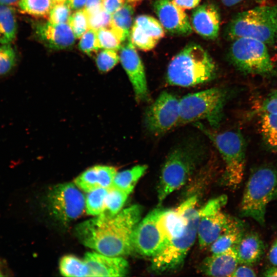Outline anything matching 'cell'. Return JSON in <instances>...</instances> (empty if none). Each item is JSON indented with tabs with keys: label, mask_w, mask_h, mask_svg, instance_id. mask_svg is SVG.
Segmentation results:
<instances>
[{
	"label": "cell",
	"mask_w": 277,
	"mask_h": 277,
	"mask_svg": "<svg viewBox=\"0 0 277 277\" xmlns=\"http://www.w3.org/2000/svg\"><path fill=\"white\" fill-rule=\"evenodd\" d=\"M156 208L138 222L132 234L134 251L139 254L152 258L159 253L168 243L158 224L164 210Z\"/></svg>",
	"instance_id": "cell-12"
},
{
	"label": "cell",
	"mask_w": 277,
	"mask_h": 277,
	"mask_svg": "<svg viewBox=\"0 0 277 277\" xmlns=\"http://www.w3.org/2000/svg\"><path fill=\"white\" fill-rule=\"evenodd\" d=\"M142 207L133 205L114 215L102 213L78 224L76 235L85 246L110 256L132 252V234L141 221Z\"/></svg>",
	"instance_id": "cell-1"
},
{
	"label": "cell",
	"mask_w": 277,
	"mask_h": 277,
	"mask_svg": "<svg viewBox=\"0 0 277 277\" xmlns=\"http://www.w3.org/2000/svg\"><path fill=\"white\" fill-rule=\"evenodd\" d=\"M17 5L24 13L35 17L48 18L54 4L52 0H19Z\"/></svg>",
	"instance_id": "cell-31"
},
{
	"label": "cell",
	"mask_w": 277,
	"mask_h": 277,
	"mask_svg": "<svg viewBox=\"0 0 277 277\" xmlns=\"http://www.w3.org/2000/svg\"><path fill=\"white\" fill-rule=\"evenodd\" d=\"M239 264L236 246H234L205 259L200 270L208 276H231Z\"/></svg>",
	"instance_id": "cell-19"
},
{
	"label": "cell",
	"mask_w": 277,
	"mask_h": 277,
	"mask_svg": "<svg viewBox=\"0 0 277 277\" xmlns=\"http://www.w3.org/2000/svg\"><path fill=\"white\" fill-rule=\"evenodd\" d=\"M84 261L91 276H124L128 273V262L121 256H110L98 252H87Z\"/></svg>",
	"instance_id": "cell-17"
},
{
	"label": "cell",
	"mask_w": 277,
	"mask_h": 277,
	"mask_svg": "<svg viewBox=\"0 0 277 277\" xmlns=\"http://www.w3.org/2000/svg\"><path fill=\"white\" fill-rule=\"evenodd\" d=\"M227 202V196L222 195L208 201L204 206L199 209L200 215L214 213L221 210Z\"/></svg>",
	"instance_id": "cell-40"
},
{
	"label": "cell",
	"mask_w": 277,
	"mask_h": 277,
	"mask_svg": "<svg viewBox=\"0 0 277 277\" xmlns=\"http://www.w3.org/2000/svg\"><path fill=\"white\" fill-rule=\"evenodd\" d=\"M0 276H1V271H0Z\"/></svg>",
	"instance_id": "cell-53"
},
{
	"label": "cell",
	"mask_w": 277,
	"mask_h": 277,
	"mask_svg": "<svg viewBox=\"0 0 277 277\" xmlns=\"http://www.w3.org/2000/svg\"><path fill=\"white\" fill-rule=\"evenodd\" d=\"M220 21L217 7L212 3H205L194 9L190 23L192 29L199 35L206 39H214L219 35Z\"/></svg>",
	"instance_id": "cell-18"
},
{
	"label": "cell",
	"mask_w": 277,
	"mask_h": 277,
	"mask_svg": "<svg viewBox=\"0 0 277 277\" xmlns=\"http://www.w3.org/2000/svg\"><path fill=\"white\" fill-rule=\"evenodd\" d=\"M230 218L221 210L200 215L197 228L200 248L210 246L223 232Z\"/></svg>",
	"instance_id": "cell-21"
},
{
	"label": "cell",
	"mask_w": 277,
	"mask_h": 277,
	"mask_svg": "<svg viewBox=\"0 0 277 277\" xmlns=\"http://www.w3.org/2000/svg\"><path fill=\"white\" fill-rule=\"evenodd\" d=\"M197 202V196L193 195L180 205L187 217L186 229L182 236L169 241L159 253L152 258L151 269L153 271H171L182 266L197 236L200 215L199 209L195 208Z\"/></svg>",
	"instance_id": "cell-4"
},
{
	"label": "cell",
	"mask_w": 277,
	"mask_h": 277,
	"mask_svg": "<svg viewBox=\"0 0 277 277\" xmlns=\"http://www.w3.org/2000/svg\"><path fill=\"white\" fill-rule=\"evenodd\" d=\"M68 23L76 38H80L89 29L88 16L84 9L72 13Z\"/></svg>",
	"instance_id": "cell-35"
},
{
	"label": "cell",
	"mask_w": 277,
	"mask_h": 277,
	"mask_svg": "<svg viewBox=\"0 0 277 277\" xmlns=\"http://www.w3.org/2000/svg\"><path fill=\"white\" fill-rule=\"evenodd\" d=\"M265 276H276L277 277V267L276 266L271 267L268 268L263 273Z\"/></svg>",
	"instance_id": "cell-48"
},
{
	"label": "cell",
	"mask_w": 277,
	"mask_h": 277,
	"mask_svg": "<svg viewBox=\"0 0 277 277\" xmlns=\"http://www.w3.org/2000/svg\"><path fill=\"white\" fill-rule=\"evenodd\" d=\"M125 3V0H102V8L112 15Z\"/></svg>",
	"instance_id": "cell-42"
},
{
	"label": "cell",
	"mask_w": 277,
	"mask_h": 277,
	"mask_svg": "<svg viewBox=\"0 0 277 277\" xmlns=\"http://www.w3.org/2000/svg\"><path fill=\"white\" fill-rule=\"evenodd\" d=\"M101 8H102V0H87L84 10L87 15H89Z\"/></svg>",
	"instance_id": "cell-44"
},
{
	"label": "cell",
	"mask_w": 277,
	"mask_h": 277,
	"mask_svg": "<svg viewBox=\"0 0 277 277\" xmlns=\"http://www.w3.org/2000/svg\"><path fill=\"white\" fill-rule=\"evenodd\" d=\"M16 62L15 51L10 44L0 46V77L8 74Z\"/></svg>",
	"instance_id": "cell-33"
},
{
	"label": "cell",
	"mask_w": 277,
	"mask_h": 277,
	"mask_svg": "<svg viewBox=\"0 0 277 277\" xmlns=\"http://www.w3.org/2000/svg\"><path fill=\"white\" fill-rule=\"evenodd\" d=\"M164 35L165 30L159 20L140 15L133 21L129 38L135 47L147 51L154 48Z\"/></svg>",
	"instance_id": "cell-15"
},
{
	"label": "cell",
	"mask_w": 277,
	"mask_h": 277,
	"mask_svg": "<svg viewBox=\"0 0 277 277\" xmlns=\"http://www.w3.org/2000/svg\"><path fill=\"white\" fill-rule=\"evenodd\" d=\"M60 271L64 276H91L89 268L84 260L71 254L61 259Z\"/></svg>",
	"instance_id": "cell-28"
},
{
	"label": "cell",
	"mask_w": 277,
	"mask_h": 277,
	"mask_svg": "<svg viewBox=\"0 0 277 277\" xmlns=\"http://www.w3.org/2000/svg\"><path fill=\"white\" fill-rule=\"evenodd\" d=\"M80 49L88 55H92L99 49L97 31L89 28L80 37Z\"/></svg>",
	"instance_id": "cell-37"
},
{
	"label": "cell",
	"mask_w": 277,
	"mask_h": 277,
	"mask_svg": "<svg viewBox=\"0 0 277 277\" xmlns=\"http://www.w3.org/2000/svg\"><path fill=\"white\" fill-rule=\"evenodd\" d=\"M216 73V65L209 53L201 45L190 43L171 59L166 80L171 86L189 87L212 81Z\"/></svg>",
	"instance_id": "cell-3"
},
{
	"label": "cell",
	"mask_w": 277,
	"mask_h": 277,
	"mask_svg": "<svg viewBox=\"0 0 277 277\" xmlns=\"http://www.w3.org/2000/svg\"><path fill=\"white\" fill-rule=\"evenodd\" d=\"M153 6L159 21L167 32L178 35L192 33L187 14L173 0H154Z\"/></svg>",
	"instance_id": "cell-14"
},
{
	"label": "cell",
	"mask_w": 277,
	"mask_h": 277,
	"mask_svg": "<svg viewBox=\"0 0 277 277\" xmlns=\"http://www.w3.org/2000/svg\"><path fill=\"white\" fill-rule=\"evenodd\" d=\"M256 274L253 269L249 265L243 264L236 267L232 274V277H252L256 276Z\"/></svg>",
	"instance_id": "cell-43"
},
{
	"label": "cell",
	"mask_w": 277,
	"mask_h": 277,
	"mask_svg": "<svg viewBox=\"0 0 277 277\" xmlns=\"http://www.w3.org/2000/svg\"><path fill=\"white\" fill-rule=\"evenodd\" d=\"M229 56L233 65L244 73L267 75L274 71L267 45L257 39L241 37L233 40Z\"/></svg>",
	"instance_id": "cell-9"
},
{
	"label": "cell",
	"mask_w": 277,
	"mask_h": 277,
	"mask_svg": "<svg viewBox=\"0 0 277 277\" xmlns=\"http://www.w3.org/2000/svg\"><path fill=\"white\" fill-rule=\"evenodd\" d=\"M187 223V217L180 206L175 209H164L158 220L159 227L168 242L182 236Z\"/></svg>",
	"instance_id": "cell-22"
},
{
	"label": "cell",
	"mask_w": 277,
	"mask_h": 277,
	"mask_svg": "<svg viewBox=\"0 0 277 277\" xmlns=\"http://www.w3.org/2000/svg\"><path fill=\"white\" fill-rule=\"evenodd\" d=\"M71 10L66 2L54 4L49 12L48 21L55 24L68 23L72 14Z\"/></svg>",
	"instance_id": "cell-38"
},
{
	"label": "cell",
	"mask_w": 277,
	"mask_h": 277,
	"mask_svg": "<svg viewBox=\"0 0 277 277\" xmlns=\"http://www.w3.org/2000/svg\"><path fill=\"white\" fill-rule=\"evenodd\" d=\"M108 188H100L87 192L85 197V209L89 215L97 216L103 213Z\"/></svg>",
	"instance_id": "cell-30"
},
{
	"label": "cell",
	"mask_w": 277,
	"mask_h": 277,
	"mask_svg": "<svg viewBox=\"0 0 277 277\" xmlns=\"http://www.w3.org/2000/svg\"><path fill=\"white\" fill-rule=\"evenodd\" d=\"M213 143L225 163L223 182L231 189H235L242 182L245 167V146L242 135L235 131L217 132L202 123H194Z\"/></svg>",
	"instance_id": "cell-7"
},
{
	"label": "cell",
	"mask_w": 277,
	"mask_h": 277,
	"mask_svg": "<svg viewBox=\"0 0 277 277\" xmlns=\"http://www.w3.org/2000/svg\"><path fill=\"white\" fill-rule=\"evenodd\" d=\"M276 199L277 171L268 166L260 167L247 182L240 204L241 215L264 225L267 206Z\"/></svg>",
	"instance_id": "cell-6"
},
{
	"label": "cell",
	"mask_w": 277,
	"mask_h": 277,
	"mask_svg": "<svg viewBox=\"0 0 277 277\" xmlns=\"http://www.w3.org/2000/svg\"><path fill=\"white\" fill-rule=\"evenodd\" d=\"M128 195L125 192L112 186L109 187L105 199V211L102 213L109 215L118 213L122 210Z\"/></svg>",
	"instance_id": "cell-32"
},
{
	"label": "cell",
	"mask_w": 277,
	"mask_h": 277,
	"mask_svg": "<svg viewBox=\"0 0 277 277\" xmlns=\"http://www.w3.org/2000/svg\"><path fill=\"white\" fill-rule=\"evenodd\" d=\"M35 32L41 41L53 50L69 48L76 38L68 23H38L35 26Z\"/></svg>",
	"instance_id": "cell-16"
},
{
	"label": "cell",
	"mask_w": 277,
	"mask_h": 277,
	"mask_svg": "<svg viewBox=\"0 0 277 277\" xmlns=\"http://www.w3.org/2000/svg\"><path fill=\"white\" fill-rule=\"evenodd\" d=\"M260 111L263 113L277 114V91L270 94L263 101Z\"/></svg>",
	"instance_id": "cell-41"
},
{
	"label": "cell",
	"mask_w": 277,
	"mask_h": 277,
	"mask_svg": "<svg viewBox=\"0 0 277 277\" xmlns=\"http://www.w3.org/2000/svg\"><path fill=\"white\" fill-rule=\"evenodd\" d=\"M19 0H0L1 5L13 6L18 4Z\"/></svg>",
	"instance_id": "cell-49"
},
{
	"label": "cell",
	"mask_w": 277,
	"mask_h": 277,
	"mask_svg": "<svg viewBox=\"0 0 277 277\" xmlns=\"http://www.w3.org/2000/svg\"><path fill=\"white\" fill-rule=\"evenodd\" d=\"M53 4L63 3L67 1V0H52Z\"/></svg>",
	"instance_id": "cell-52"
},
{
	"label": "cell",
	"mask_w": 277,
	"mask_h": 277,
	"mask_svg": "<svg viewBox=\"0 0 277 277\" xmlns=\"http://www.w3.org/2000/svg\"><path fill=\"white\" fill-rule=\"evenodd\" d=\"M97 36L100 49L116 51L120 50L122 42L110 28L97 30Z\"/></svg>",
	"instance_id": "cell-34"
},
{
	"label": "cell",
	"mask_w": 277,
	"mask_h": 277,
	"mask_svg": "<svg viewBox=\"0 0 277 277\" xmlns=\"http://www.w3.org/2000/svg\"><path fill=\"white\" fill-rule=\"evenodd\" d=\"M147 169L148 166L145 164L137 165L130 169L117 172L111 186L129 195Z\"/></svg>",
	"instance_id": "cell-26"
},
{
	"label": "cell",
	"mask_w": 277,
	"mask_h": 277,
	"mask_svg": "<svg viewBox=\"0 0 277 277\" xmlns=\"http://www.w3.org/2000/svg\"><path fill=\"white\" fill-rule=\"evenodd\" d=\"M133 13L132 5L127 2L111 15L110 28L122 43L129 37L133 23Z\"/></svg>",
	"instance_id": "cell-25"
},
{
	"label": "cell",
	"mask_w": 277,
	"mask_h": 277,
	"mask_svg": "<svg viewBox=\"0 0 277 277\" xmlns=\"http://www.w3.org/2000/svg\"><path fill=\"white\" fill-rule=\"evenodd\" d=\"M119 56L132 85L136 100L138 102H148L150 96L144 65L129 37L122 44Z\"/></svg>",
	"instance_id": "cell-13"
},
{
	"label": "cell",
	"mask_w": 277,
	"mask_h": 277,
	"mask_svg": "<svg viewBox=\"0 0 277 277\" xmlns=\"http://www.w3.org/2000/svg\"><path fill=\"white\" fill-rule=\"evenodd\" d=\"M244 234L243 224L231 217L223 232L210 245L211 252L212 254L219 253L236 246Z\"/></svg>",
	"instance_id": "cell-24"
},
{
	"label": "cell",
	"mask_w": 277,
	"mask_h": 277,
	"mask_svg": "<svg viewBox=\"0 0 277 277\" xmlns=\"http://www.w3.org/2000/svg\"><path fill=\"white\" fill-rule=\"evenodd\" d=\"M87 0H67L66 2L72 10L77 11L84 9Z\"/></svg>",
	"instance_id": "cell-46"
},
{
	"label": "cell",
	"mask_w": 277,
	"mask_h": 277,
	"mask_svg": "<svg viewBox=\"0 0 277 277\" xmlns=\"http://www.w3.org/2000/svg\"><path fill=\"white\" fill-rule=\"evenodd\" d=\"M87 16L89 28L97 31L102 28H110L111 14L103 8Z\"/></svg>",
	"instance_id": "cell-39"
},
{
	"label": "cell",
	"mask_w": 277,
	"mask_h": 277,
	"mask_svg": "<svg viewBox=\"0 0 277 277\" xmlns=\"http://www.w3.org/2000/svg\"><path fill=\"white\" fill-rule=\"evenodd\" d=\"M239 264L252 265L259 262L265 251L264 243L255 232L244 234L236 245Z\"/></svg>",
	"instance_id": "cell-23"
},
{
	"label": "cell",
	"mask_w": 277,
	"mask_h": 277,
	"mask_svg": "<svg viewBox=\"0 0 277 277\" xmlns=\"http://www.w3.org/2000/svg\"><path fill=\"white\" fill-rule=\"evenodd\" d=\"M179 118L180 99L164 91L146 108L144 121L150 133L159 136L177 126Z\"/></svg>",
	"instance_id": "cell-10"
},
{
	"label": "cell",
	"mask_w": 277,
	"mask_h": 277,
	"mask_svg": "<svg viewBox=\"0 0 277 277\" xmlns=\"http://www.w3.org/2000/svg\"><path fill=\"white\" fill-rule=\"evenodd\" d=\"M206 152L205 146L196 140L182 143L171 150L160 175L157 187L159 204L187 183L201 166Z\"/></svg>",
	"instance_id": "cell-2"
},
{
	"label": "cell",
	"mask_w": 277,
	"mask_h": 277,
	"mask_svg": "<svg viewBox=\"0 0 277 277\" xmlns=\"http://www.w3.org/2000/svg\"><path fill=\"white\" fill-rule=\"evenodd\" d=\"M17 22L14 9L11 6H0V43L10 44L15 38Z\"/></svg>",
	"instance_id": "cell-27"
},
{
	"label": "cell",
	"mask_w": 277,
	"mask_h": 277,
	"mask_svg": "<svg viewBox=\"0 0 277 277\" xmlns=\"http://www.w3.org/2000/svg\"><path fill=\"white\" fill-rule=\"evenodd\" d=\"M268 256L271 263L277 266V239L274 241L271 246Z\"/></svg>",
	"instance_id": "cell-47"
},
{
	"label": "cell",
	"mask_w": 277,
	"mask_h": 277,
	"mask_svg": "<svg viewBox=\"0 0 277 277\" xmlns=\"http://www.w3.org/2000/svg\"><path fill=\"white\" fill-rule=\"evenodd\" d=\"M227 97V92L219 87L183 96L180 99L178 126L205 120L212 129L218 128L223 116Z\"/></svg>",
	"instance_id": "cell-8"
},
{
	"label": "cell",
	"mask_w": 277,
	"mask_h": 277,
	"mask_svg": "<svg viewBox=\"0 0 277 277\" xmlns=\"http://www.w3.org/2000/svg\"><path fill=\"white\" fill-rule=\"evenodd\" d=\"M125 1H126L128 3L131 4H135L138 2H140L142 0H125Z\"/></svg>",
	"instance_id": "cell-51"
},
{
	"label": "cell",
	"mask_w": 277,
	"mask_h": 277,
	"mask_svg": "<svg viewBox=\"0 0 277 277\" xmlns=\"http://www.w3.org/2000/svg\"><path fill=\"white\" fill-rule=\"evenodd\" d=\"M49 209L60 222H70L79 217L85 208V197L73 183L53 187L47 195Z\"/></svg>",
	"instance_id": "cell-11"
},
{
	"label": "cell",
	"mask_w": 277,
	"mask_h": 277,
	"mask_svg": "<svg viewBox=\"0 0 277 277\" xmlns=\"http://www.w3.org/2000/svg\"><path fill=\"white\" fill-rule=\"evenodd\" d=\"M226 35L232 41L248 37L267 46L273 45L277 36V4L256 7L239 13L228 25Z\"/></svg>",
	"instance_id": "cell-5"
},
{
	"label": "cell",
	"mask_w": 277,
	"mask_h": 277,
	"mask_svg": "<svg viewBox=\"0 0 277 277\" xmlns=\"http://www.w3.org/2000/svg\"><path fill=\"white\" fill-rule=\"evenodd\" d=\"M115 167L106 165L91 167L74 180L75 185L81 190L88 192L100 188L111 186L117 173Z\"/></svg>",
	"instance_id": "cell-20"
},
{
	"label": "cell",
	"mask_w": 277,
	"mask_h": 277,
	"mask_svg": "<svg viewBox=\"0 0 277 277\" xmlns=\"http://www.w3.org/2000/svg\"><path fill=\"white\" fill-rule=\"evenodd\" d=\"M173 1L183 9H191L198 6L201 0H173Z\"/></svg>",
	"instance_id": "cell-45"
},
{
	"label": "cell",
	"mask_w": 277,
	"mask_h": 277,
	"mask_svg": "<svg viewBox=\"0 0 277 277\" xmlns=\"http://www.w3.org/2000/svg\"><path fill=\"white\" fill-rule=\"evenodd\" d=\"M223 4L227 6L235 5L243 0H222Z\"/></svg>",
	"instance_id": "cell-50"
},
{
	"label": "cell",
	"mask_w": 277,
	"mask_h": 277,
	"mask_svg": "<svg viewBox=\"0 0 277 277\" xmlns=\"http://www.w3.org/2000/svg\"><path fill=\"white\" fill-rule=\"evenodd\" d=\"M120 56L116 51L103 49L95 58L97 67L100 71L107 72L111 70L118 63Z\"/></svg>",
	"instance_id": "cell-36"
},
{
	"label": "cell",
	"mask_w": 277,
	"mask_h": 277,
	"mask_svg": "<svg viewBox=\"0 0 277 277\" xmlns=\"http://www.w3.org/2000/svg\"><path fill=\"white\" fill-rule=\"evenodd\" d=\"M260 125L265 143L273 151H277V114L263 113Z\"/></svg>",
	"instance_id": "cell-29"
}]
</instances>
